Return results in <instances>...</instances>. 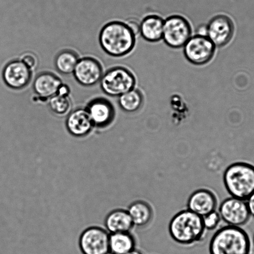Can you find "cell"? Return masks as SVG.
I'll use <instances>...</instances> for the list:
<instances>
[{"instance_id": "d6986e66", "label": "cell", "mask_w": 254, "mask_h": 254, "mask_svg": "<svg viewBox=\"0 0 254 254\" xmlns=\"http://www.w3.org/2000/svg\"><path fill=\"white\" fill-rule=\"evenodd\" d=\"M128 213L136 227L144 228L150 224L154 216L153 209L150 204L143 200H136L130 204Z\"/></svg>"}, {"instance_id": "e0dca14e", "label": "cell", "mask_w": 254, "mask_h": 254, "mask_svg": "<svg viewBox=\"0 0 254 254\" xmlns=\"http://www.w3.org/2000/svg\"><path fill=\"white\" fill-rule=\"evenodd\" d=\"M105 227L109 234L131 232L134 227L128 210L116 209L106 216Z\"/></svg>"}, {"instance_id": "5b68a950", "label": "cell", "mask_w": 254, "mask_h": 254, "mask_svg": "<svg viewBox=\"0 0 254 254\" xmlns=\"http://www.w3.org/2000/svg\"><path fill=\"white\" fill-rule=\"evenodd\" d=\"M136 79L133 73L122 66L114 67L103 74L100 80L101 88L110 96H121L134 88Z\"/></svg>"}, {"instance_id": "cb8c5ba5", "label": "cell", "mask_w": 254, "mask_h": 254, "mask_svg": "<svg viewBox=\"0 0 254 254\" xmlns=\"http://www.w3.org/2000/svg\"><path fill=\"white\" fill-rule=\"evenodd\" d=\"M204 227L207 231H215L218 228L221 222V218L218 211H214L202 217Z\"/></svg>"}, {"instance_id": "7402d4cb", "label": "cell", "mask_w": 254, "mask_h": 254, "mask_svg": "<svg viewBox=\"0 0 254 254\" xmlns=\"http://www.w3.org/2000/svg\"><path fill=\"white\" fill-rule=\"evenodd\" d=\"M79 61L78 55L71 50H65L60 52L55 59V65L57 70L64 74L74 73Z\"/></svg>"}, {"instance_id": "ba28073f", "label": "cell", "mask_w": 254, "mask_h": 254, "mask_svg": "<svg viewBox=\"0 0 254 254\" xmlns=\"http://www.w3.org/2000/svg\"><path fill=\"white\" fill-rule=\"evenodd\" d=\"M218 213L226 225L242 227L251 217L246 200L230 196L224 200L219 206Z\"/></svg>"}, {"instance_id": "d4e9b609", "label": "cell", "mask_w": 254, "mask_h": 254, "mask_svg": "<svg viewBox=\"0 0 254 254\" xmlns=\"http://www.w3.org/2000/svg\"><path fill=\"white\" fill-rule=\"evenodd\" d=\"M21 61L31 69L36 67L37 63L36 56L31 52H27V53L23 54V56L21 57Z\"/></svg>"}, {"instance_id": "ac0fdd59", "label": "cell", "mask_w": 254, "mask_h": 254, "mask_svg": "<svg viewBox=\"0 0 254 254\" xmlns=\"http://www.w3.org/2000/svg\"><path fill=\"white\" fill-rule=\"evenodd\" d=\"M164 20L158 15L144 17L139 26V33L146 41L157 42L163 39Z\"/></svg>"}, {"instance_id": "ffe728a7", "label": "cell", "mask_w": 254, "mask_h": 254, "mask_svg": "<svg viewBox=\"0 0 254 254\" xmlns=\"http://www.w3.org/2000/svg\"><path fill=\"white\" fill-rule=\"evenodd\" d=\"M136 240L131 232L109 234V253L126 254L136 249Z\"/></svg>"}, {"instance_id": "9c48e42d", "label": "cell", "mask_w": 254, "mask_h": 254, "mask_svg": "<svg viewBox=\"0 0 254 254\" xmlns=\"http://www.w3.org/2000/svg\"><path fill=\"white\" fill-rule=\"evenodd\" d=\"M79 246L84 254H109V233L98 226L86 228L81 234Z\"/></svg>"}, {"instance_id": "8992f818", "label": "cell", "mask_w": 254, "mask_h": 254, "mask_svg": "<svg viewBox=\"0 0 254 254\" xmlns=\"http://www.w3.org/2000/svg\"><path fill=\"white\" fill-rule=\"evenodd\" d=\"M191 37L190 24L185 17L173 15L164 20L163 39L169 47L181 48Z\"/></svg>"}, {"instance_id": "9a60e30c", "label": "cell", "mask_w": 254, "mask_h": 254, "mask_svg": "<svg viewBox=\"0 0 254 254\" xmlns=\"http://www.w3.org/2000/svg\"><path fill=\"white\" fill-rule=\"evenodd\" d=\"M66 127L72 135L84 137L89 133L94 125L86 109H77L69 114Z\"/></svg>"}, {"instance_id": "f1b7e54d", "label": "cell", "mask_w": 254, "mask_h": 254, "mask_svg": "<svg viewBox=\"0 0 254 254\" xmlns=\"http://www.w3.org/2000/svg\"><path fill=\"white\" fill-rule=\"evenodd\" d=\"M253 241H254V238H253Z\"/></svg>"}, {"instance_id": "5bb4252c", "label": "cell", "mask_w": 254, "mask_h": 254, "mask_svg": "<svg viewBox=\"0 0 254 254\" xmlns=\"http://www.w3.org/2000/svg\"><path fill=\"white\" fill-rule=\"evenodd\" d=\"M86 110L94 127L104 128L110 125L115 116V111L110 102L106 99H95L87 106Z\"/></svg>"}, {"instance_id": "3957f363", "label": "cell", "mask_w": 254, "mask_h": 254, "mask_svg": "<svg viewBox=\"0 0 254 254\" xmlns=\"http://www.w3.org/2000/svg\"><path fill=\"white\" fill-rule=\"evenodd\" d=\"M209 251L210 254H250V239L241 227L226 225L214 234Z\"/></svg>"}, {"instance_id": "2e32d148", "label": "cell", "mask_w": 254, "mask_h": 254, "mask_svg": "<svg viewBox=\"0 0 254 254\" xmlns=\"http://www.w3.org/2000/svg\"><path fill=\"white\" fill-rule=\"evenodd\" d=\"M62 84L58 76L50 72H43L35 79L33 88L39 98L47 99L56 95Z\"/></svg>"}, {"instance_id": "277c9868", "label": "cell", "mask_w": 254, "mask_h": 254, "mask_svg": "<svg viewBox=\"0 0 254 254\" xmlns=\"http://www.w3.org/2000/svg\"><path fill=\"white\" fill-rule=\"evenodd\" d=\"M223 179L231 196L246 200L254 191V166L245 162L231 164L224 172Z\"/></svg>"}, {"instance_id": "603a6c76", "label": "cell", "mask_w": 254, "mask_h": 254, "mask_svg": "<svg viewBox=\"0 0 254 254\" xmlns=\"http://www.w3.org/2000/svg\"><path fill=\"white\" fill-rule=\"evenodd\" d=\"M49 108L55 114L63 116L69 113L71 108V101L69 96L56 94L50 98Z\"/></svg>"}, {"instance_id": "7c38bea8", "label": "cell", "mask_w": 254, "mask_h": 254, "mask_svg": "<svg viewBox=\"0 0 254 254\" xmlns=\"http://www.w3.org/2000/svg\"><path fill=\"white\" fill-rule=\"evenodd\" d=\"M4 81L7 86L14 89H21L29 84L32 77L31 69L21 60L10 62L2 72Z\"/></svg>"}, {"instance_id": "83f0119b", "label": "cell", "mask_w": 254, "mask_h": 254, "mask_svg": "<svg viewBox=\"0 0 254 254\" xmlns=\"http://www.w3.org/2000/svg\"><path fill=\"white\" fill-rule=\"evenodd\" d=\"M126 254H143L140 251L137 250L136 249H134V250L130 251V252Z\"/></svg>"}, {"instance_id": "44dd1931", "label": "cell", "mask_w": 254, "mask_h": 254, "mask_svg": "<svg viewBox=\"0 0 254 254\" xmlns=\"http://www.w3.org/2000/svg\"><path fill=\"white\" fill-rule=\"evenodd\" d=\"M144 103L143 93L134 88L119 96V104L124 111L128 113H136L140 110Z\"/></svg>"}, {"instance_id": "4316f807", "label": "cell", "mask_w": 254, "mask_h": 254, "mask_svg": "<svg viewBox=\"0 0 254 254\" xmlns=\"http://www.w3.org/2000/svg\"><path fill=\"white\" fill-rule=\"evenodd\" d=\"M246 203H247L251 216L254 217V192L249 196L247 200H246Z\"/></svg>"}, {"instance_id": "484cf974", "label": "cell", "mask_w": 254, "mask_h": 254, "mask_svg": "<svg viewBox=\"0 0 254 254\" xmlns=\"http://www.w3.org/2000/svg\"><path fill=\"white\" fill-rule=\"evenodd\" d=\"M126 24L128 25L129 28L135 34L136 36L137 34L139 33V26L140 24L138 23L136 20L131 19L129 20L128 21L126 22Z\"/></svg>"}, {"instance_id": "30bf717a", "label": "cell", "mask_w": 254, "mask_h": 254, "mask_svg": "<svg viewBox=\"0 0 254 254\" xmlns=\"http://www.w3.org/2000/svg\"><path fill=\"white\" fill-rule=\"evenodd\" d=\"M235 25L230 17L220 14L213 17L206 26V36L216 47L226 46L232 39Z\"/></svg>"}, {"instance_id": "6da1fadb", "label": "cell", "mask_w": 254, "mask_h": 254, "mask_svg": "<svg viewBox=\"0 0 254 254\" xmlns=\"http://www.w3.org/2000/svg\"><path fill=\"white\" fill-rule=\"evenodd\" d=\"M169 232L176 243L190 246L205 240L208 231L204 227L202 217L186 209L171 219Z\"/></svg>"}, {"instance_id": "7a4b0ae2", "label": "cell", "mask_w": 254, "mask_h": 254, "mask_svg": "<svg viewBox=\"0 0 254 254\" xmlns=\"http://www.w3.org/2000/svg\"><path fill=\"white\" fill-rule=\"evenodd\" d=\"M99 42L109 56L119 57L133 51L136 44V35L124 22H109L101 29Z\"/></svg>"}, {"instance_id": "52a82bcc", "label": "cell", "mask_w": 254, "mask_h": 254, "mask_svg": "<svg viewBox=\"0 0 254 254\" xmlns=\"http://www.w3.org/2000/svg\"><path fill=\"white\" fill-rule=\"evenodd\" d=\"M185 58L191 64L201 66L207 64L215 56L216 46L206 36H191L183 46Z\"/></svg>"}, {"instance_id": "8fae6325", "label": "cell", "mask_w": 254, "mask_h": 254, "mask_svg": "<svg viewBox=\"0 0 254 254\" xmlns=\"http://www.w3.org/2000/svg\"><path fill=\"white\" fill-rule=\"evenodd\" d=\"M73 73L76 80L85 86H91L98 83L103 75L100 63L91 57L79 59Z\"/></svg>"}, {"instance_id": "4fadbf2b", "label": "cell", "mask_w": 254, "mask_h": 254, "mask_svg": "<svg viewBox=\"0 0 254 254\" xmlns=\"http://www.w3.org/2000/svg\"><path fill=\"white\" fill-rule=\"evenodd\" d=\"M218 207V198L212 191L200 189L193 191L187 201L188 210L201 217L216 211Z\"/></svg>"}]
</instances>
